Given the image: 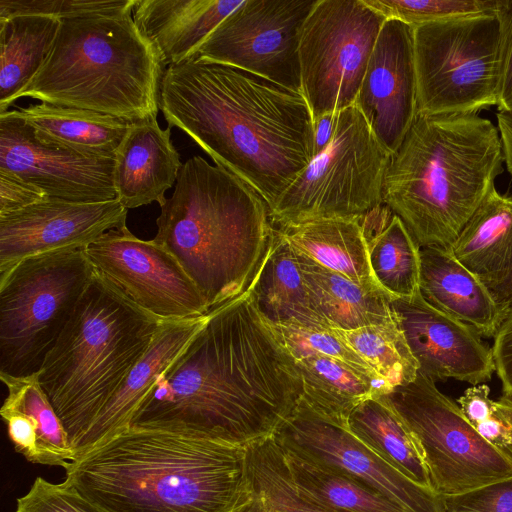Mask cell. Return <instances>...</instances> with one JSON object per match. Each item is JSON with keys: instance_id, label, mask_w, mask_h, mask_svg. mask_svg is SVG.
Listing matches in <instances>:
<instances>
[{"instance_id": "obj_1", "label": "cell", "mask_w": 512, "mask_h": 512, "mask_svg": "<svg viewBox=\"0 0 512 512\" xmlns=\"http://www.w3.org/2000/svg\"><path fill=\"white\" fill-rule=\"evenodd\" d=\"M302 394L294 358L248 289L208 313L130 427L248 447L271 437Z\"/></svg>"}, {"instance_id": "obj_2", "label": "cell", "mask_w": 512, "mask_h": 512, "mask_svg": "<svg viewBox=\"0 0 512 512\" xmlns=\"http://www.w3.org/2000/svg\"><path fill=\"white\" fill-rule=\"evenodd\" d=\"M159 109L269 211L314 157V124L302 94L254 73L194 55L164 71Z\"/></svg>"}, {"instance_id": "obj_3", "label": "cell", "mask_w": 512, "mask_h": 512, "mask_svg": "<svg viewBox=\"0 0 512 512\" xmlns=\"http://www.w3.org/2000/svg\"><path fill=\"white\" fill-rule=\"evenodd\" d=\"M248 447L129 427L79 455L65 481L100 512H237Z\"/></svg>"}, {"instance_id": "obj_4", "label": "cell", "mask_w": 512, "mask_h": 512, "mask_svg": "<svg viewBox=\"0 0 512 512\" xmlns=\"http://www.w3.org/2000/svg\"><path fill=\"white\" fill-rule=\"evenodd\" d=\"M498 128L478 114L419 115L392 154L383 202L420 248L449 249L504 171Z\"/></svg>"}, {"instance_id": "obj_5", "label": "cell", "mask_w": 512, "mask_h": 512, "mask_svg": "<svg viewBox=\"0 0 512 512\" xmlns=\"http://www.w3.org/2000/svg\"><path fill=\"white\" fill-rule=\"evenodd\" d=\"M160 207L154 240L175 256L210 310L249 289L274 229L269 208L255 190L193 156Z\"/></svg>"}, {"instance_id": "obj_6", "label": "cell", "mask_w": 512, "mask_h": 512, "mask_svg": "<svg viewBox=\"0 0 512 512\" xmlns=\"http://www.w3.org/2000/svg\"><path fill=\"white\" fill-rule=\"evenodd\" d=\"M166 66L132 13L63 19L35 76L15 95L127 123L157 118Z\"/></svg>"}, {"instance_id": "obj_7", "label": "cell", "mask_w": 512, "mask_h": 512, "mask_svg": "<svg viewBox=\"0 0 512 512\" xmlns=\"http://www.w3.org/2000/svg\"><path fill=\"white\" fill-rule=\"evenodd\" d=\"M162 321L95 271L38 371L73 449L146 353Z\"/></svg>"}, {"instance_id": "obj_8", "label": "cell", "mask_w": 512, "mask_h": 512, "mask_svg": "<svg viewBox=\"0 0 512 512\" xmlns=\"http://www.w3.org/2000/svg\"><path fill=\"white\" fill-rule=\"evenodd\" d=\"M94 274L85 249L32 256L0 274V374L40 370Z\"/></svg>"}, {"instance_id": "obj_9", "label": "cell", "mask_w": 512, "mask_h": 512, "mask_svg": "<svg viewBox=\"0 0 512 512\" xmlns=\"http://www.w3.org/2000/svg\"><path fill=\"white\" fill-rule=\"evenodd\" d=\"M391 157L356 105L338 112L328 144L270 211L273 225L366 214L384 203Z\"/></svg>"}, {"instance_id": "obj_10", "label": "cell", "mask_w": 512, "mask_h": 512, "mask_svg": "<svg viewBox=\"0 0 512 512\" xmlns=\"http://www.w3.org/2000/svg\"><path fill=\"white\" fill-rule=\"evenodd\" d=\"M418 114H477L497 106L500 22L469 15L413 26Z\"/></svg>"}, {"instance_id": "obj_11", "label": "cell", "mask_w": 512, "mask_h": 512, "mask_svg": "<svg viewBox=\"0 0 512 512\" xmlns=\"http://www.w3.org/2000/svg\"><path fill=\"white\" fill-rule=\"evenodd\" d=\"M384 395L418 441L439 497L512 478V460L478 434L432 379L418 371L411 383Z\"/></svg>"}, {"instance_id": "obj_12", "label": "cell", "mask_w": 512, "mask_h": 512, "mask_svg": "<svg viewBox=\"0 0 512 512\" xmlns=\"http://www.w3.org/2000/svg\"><path fill=\"white\" fill-rule=\"evenodd\" d=\"M386 17L364 0H317L300 36L301 91L313 121L355 105Z\"/></svg>"}, {"instance_id": "obj_13", "label": "cell", "mask_w": 512, "mask_h": 512, "mask_svg": "<svg viewBox=\"0 0 512 512\" xmlns=\"http://www.w3.org/2000/svg\"><path fill=\"white\" fill-rule=\"evenodd\" d=\"M316 1L244 0L213 30L196 55L302 94L300 36Z\"/></svg>"}, {"instance_id": "obj_14", "label": "cell", "mask_w": 512, "mask_h": 512, "mask_svg": "<svg viewBox=\"0 0 512 512\" xmlns=\"http://www.w3.org/2000/svg\"><path fill=\"white\" fill-rule=\"evenodd\" d=\"M85 252L99 275L160 320L195 318L211 311L179 261L154 239L142 240L124 226L107 231Z\"/></svg>"}, {"instance_id": "obj_15", "label": "cell", "mask_w": 512, "mask_h": 512, "mask_svg": "<svg viewBox=\"0 0 512 512\" xmlns=\"http://www.w3.org/2000/svg\"><path fill=\"white\" fill-rule=\"evenodd\" d=\"M273 437L281 447L370 486L405 512H445L443 498L409 480L302 396Z\"/></svg>"}, {"instance_id": "obj_16", "label": "cell", "mask_w": 512, "mask_h": 512, "mask_svg": "<svg viewBox=\"0 0 512 512\" xmlns=\"http://www.w3.org/2000/svg\"><path fill=\"white\" fill-rule=\"evenodd\" d=\"M0 169L47 197L95 203L116 199L114 156L83 154L43 143L23 120L0 115Z\"/></svg>"}, {"instance_id": "obj_17", "label": "cell", "mask_w": 512, "mask_h": 512, "mask_svg": "<svg viewBox=\"0 0 512 512\" xmlns=\"http://www.w3.org/2000/svg\"><path fill=\"white\" fill-rule=\"evenodd\" d=\"M127 212L117 199L79 203L47 197L0 216V274L32 256L85 249L107 231L126 226Z\"/></svg>"}, {"instance_id": "obj_18", "label": "cell", "mask_w": 512, "mask_h": 512, "mask_svg": "<svg viewBox=\"0 0 512 512\" xmlns=\"http://www.w3.org/2000/svg\"><path fill=\"white\" fill-rule=\"evenodd\" d=\"M355 105L378 140L394 154L418 114L413 26L385 20Z\"/></svg>"}, {"instance_id": "obj_19", "label": "cell", "mask_w": 512, "mask_h": 512, "mask_svg": "<svg viewBox=\"0 0 512 512\" xmlns=\"http://www.w3.org/2000/svg\"><path fill=\"white\" fill-rule=\"evenodd\" d=\"M391 304L420 373L433 381L453 378L472 385L491 379L492 351L473 327L435 309L420 291Z\"/></svg>"}, {"instance_id": "obj_20", "label": "cell", "mask_w": 512, "mask_h": 512, "mask_svg": "<svg viewBox=\"0 0 512 512\" xmlns=\"http://www.w3.org/2000/svg\"><path fill=\"white\" fill-rule=\"evenodd\" d=\"M207 315L161 322L146 353L77 443L75 459L130 427L141 401L202 327Z\"/></svg>"}, {"instance_id": "obj_21", "label": "cell", "mask_w": 512, "mask_h": 512, "mask_svg": "<svg viewBox=\"0 0 512 512\" xmlns=\"http://www.w3.org/2000/svg\"><path fill=\"white\" fill-rule=\"evenodd\" d=\"M170 136L171 129L160 128L157 119L128 123L113 171L116 199L126 209L166 201L183 166Z\"/></svg>"}, {"instance_id": "obj_22", "label": "cell", "mask_w": 512, "mask_h": 512, "mask_svg": "<svg viewBox=\"0 0 512 512\" xmlns=\"http://www.w3.org/2000/svg\"><path fill=\"white\" fill-rule=\"evenodd\" d=\"M8 394L0 409L15 450L29 462L66 468L75 460L68 434L39 381L0 374Z\"/></svg>"}, {"instance_id": "obj_23", "label": "cell", "mask_w": 512, "mask_h": 512, "mask_svg": "<svg viewBox=\"0 0 512 512\" xmlns=\"http://www.w3.org/2000/svg\"><path fill=\"white\" fill-rule=\"evenodd\" d=\"M420 293L435 309L493 337L510 306L463 266L449 249L420 248Z\"/></svg>"}, {"instance_id": "obj_24", "label": "cell", "mask_w": 512, "mask_h": 512, "mask_svg": "<svg viewBox=\"0 0 512 512\" xmlns=\"http://www.w3.org/2000/svg\"><path fill=\"white\" fill-rule=\"evenodd\" d=\"M243 1L136 0L132 17L168 67L196 55L213 30Z\"/></svg>"}, {"instance_id": "obj_25", "label": "cell", "mask_w": 512, "mask_h": 512, "mask_svg": "<svg viewBox=\"0 0 512 512\" xmlns=\"http://www.w3.org/2000/svg\"><path fill=\"white\" fill-rule=\"evenodd\" d=\"M249 290L271 325L330 327L313 309L297 253L276 226Z\"/></svg>"}, {"instance_id": "obj_26", "label": "cell", "mask_w": 512, "mask_h": 512, "mask_svg": "<svg viewBox=\"0 0 512 512\" xmlns=\"http://www.w3.org/2000/svg\"><path fill=\"white\" fill-rule=\"evenodd\" d=\"M361 216L319 219L277 228L296 252L363 288L384 292L370 267Z\"/></svg>"}, {"instance_id": "obj_27", "label": "cell", "mask_w": 512, "mask_h": 512, "mask_svg": "<svg viewBox=\"0 0 512 512\" xmlns=\"http://www.w3.org/2000/svg\"><path fill=\"white\" fill-rule=\"evenodd\" d=\"M0 115L23 120L43 143L99 156H114L128 127L109 115L44 102Z\"/></svg>"}, {"instance_id": "obj_28", "label": "cell", "mask_w": 512, "mask_h": 512, "mask_svg": "<svg viewBox=\"0 0 512 512\" xmlns=\"http://www.w3.org/2000/svg\"><path fill=\"white\" fill-rule=\"evenodd\" d=\"M373 276L393 299L420 291V246L403 221L385 204L361 216Z\"/></svg>"}, {"instance_id": "obj_29", "label": "cell", "mask_w": 512, "mask_h": 512, "mask_svg": "<svg viewBox=\"0 0 512 512\" xmlns=\"http://www.w3.org/2000/svg\"><path fill=\"white\" fill-rule=\"evenodd\" d=\"M296 253L313 309L331 328L354 330L396 319L386 293L363 288Z\"/></svg>"}, {"instance_id": "obj_30", "label": "cell", "mask_w": 512, "mask_h": 512, "mask_svg": "<svg viewBox=\"0 0 512 512\" xmlns=\"http://www.w3.org/2000/svg\"><path fill=\"white\" fill-rule=\"evenodd\" d=\"M486 285L512 271V196L493 188L449 248Z\"/></svg>"}, {"instance_id": "obj_31", "label": "cell", "mask_w": 512, "mask_h": 512, "mask_svg": "<svg viewBox=\"0 0 512 512\" xmlns=\"http://www.w3.org/2000/svg\"><path fill=\"white\" fill-rule=\"evenodd\" d=\"M347 428L409 480L434 493L418 441L384 394L357 405L348 417Z\"/></svg>"}, {"instance_id": "obj_32", "label": "cell", "mask_w": 512, "mask_h": 512, "mask_svg": "<svg viewBox=\"0 0 512 512\" xmlns=\"http://www.w3.org/2000/svg\"><path fill=\"white\" fill-rule=\"evenodd\" d=\"M295 363L305 401L321 415L345 427L357 405L389 392L383 382L331 357L311 355L296 359Z\"/></svg>"}, {"instance_id": "obj_33", "label": "cell", "mask_w": 512, "mask_h": 512, "mask_svg": "<svg viewBox=\"0 0 512 512\" xmlns=\"http://www.w3.org/2000/svg\"><path fill=\"white\" fill-rule=\"evenodd\" d=\"M60 21L43 15L0 20V114L8 111L15 95L40 69Z\"/></svg>"}, {"instance_id": "obj_34", "label": "cell", "mask_w": 512, "mask_h": 512, "mask_svg": "<svg viewBox=\"0 0 512 512\" xmlns=\"http://www.w3.org/2000/svg\"><path fill=\"white\" fill-rule=\"evenodd\" d=\"M247 474L249 498L237 512H330L298 489L273 435L248 446Z\"/></svg>"}, {"instance_id": "obj_35", "label": "cell", "mask_w": 512, "mask_h": 512, "mask_svg": "<svg viewBox=\"0 0 512 512\" xmlns=\"http://www.w3.org/2000/svg\"><path fill=\"white\" fill-rule=\"evenodd\" d=\"M281 448L294 483L320 507L330 512H405L370 486Z\"/></svg>"}, {"instance_id": "obj_36", "label": "cell", "mask_w": 512, "mask_h": 512, "mask_svg": "<svg viewBox=\"0 0 512 512\" xmlns=\"http://www.w3.org/2000/svg\"><path fill=\"white\" fill-rule=\"evenodd\" d=\"M335 331L385 383L389 392L416 378L419 366L397 317L381 324Z\"/></svg>"}, {"instance_id": "obj_37", "label": "cell", "mask_w": 512, "mask_h": 512, "mask_svg": "<svg viewBox=\"0 0 512 512\" xmlns=\"http://www.w3.org/2000/svg\"><path fill=\"white\" fill-rule=\"evenodd\" d=\"M386 19L411 26L469 15L495 14L502 0H364Z\"/></svg>"}, {"instance_id": "obj_38", "label": "cell", "mask_w": 512, "mask_h": 512, "mask_svg": "<svg viewBox=\"0 0 512 512\" xmlns=\"http://www.w3.org/2000/svg\"><path fill=\"white\" fill-rule=\"evenodd\" d=\"M271 326L294 360L311 355L327 356L345 362L383 382L366 362L336 333L334 328L309 327L298 324Z\"/></svg>"}, {"instance_id": "obj_39", "label": "cell", "mask_w": 512, "mask_h": 512, "mask_svg": "<svg viewBox=\"0 0 512 512\" xmlns=\"http://www.w3.org/2000/svg\"><path fill=\"white\" fill-rule=\"evenodd\" d=\"M136 0H0V20L43 15L59 20L132 13Z\"/></svg>"}, {"instance_id": "obj_40", "label": "cell", "mask_w": 512, "mask_h": 512, "mask_svg": "<svg viewBox=\"0 0 512 512\" xmlns=\"http://www.w3.org/2000/svg\"><path fill=\"white\" fill-rule=\"evenodd\" d=\"M15 512H100L70 483H51L37 477L17 499Z\"/></svg>"}, {"instance_id": "obj_41", "label": "cell", "mask_w": 512, "mask_h": 512, "mask_svg": "<svg viewBox=\"0 0 512 512\" xmlns=\"http://www.w3.org/2000/svg\"><path fill=\"white\" fill-rule=\"evenodd\" d=\"M445 512H512V478L443 498Z\"/></svg>"}, {"instance_id": "obj_42", "label": "cell", "mask_w": 512, "mask_h": 512, "mask_svg": "<svg viewBox=\"0 0 512 512\" xmlns=\"http://www.w3.org/2000/svg\"><path fill=\"white\" fill-rule=\"evenodd\" d=\"M500 22V84L498 112L512 111V0H502Z\"/></svg>"}, {"instance_id": "obj_43", "label": "cell", "mask_w": 512, "mask_h": 512, "mask_svg": "<svg viewBox=\"0 0 512 512\" xmlns=\"http://www.w3.org/2000/svg\"><path fill=\"white\" fill-rule=\"evenodd\" d=\"M46 198V194L39 188L0 169V216L19 211Z\"/></svg>"}, {"instance_id": "obj_44", "label": "cell", "mask_w": 512, "mask_h": 512, "mask_svg": "<svg viewBox=\"0 0 512 512\" xmlns=\"http://www.w3.org/2000/svg\"><path fill=\"white\" fill-rule=\"evenodd\" d=\"M493 338L494 369L501 381L503 394L512 396V305Z\"/></svg>"}, {"instance_id": "obj_45", "label": "cell", "mask_w": 512, "mask_h": 512, "mask_svg": "<svg viewBox=\"0 0 512 512\" xmlns=\"http://www.w3.org/2000/svg\"><path fill=\"white\" fill-rule=\"evenodd\" d=\"M462 413L473 426L496 415L495 401L490 398V388L486 384L472 385L457 399Z\"/></svg>"}, {"instance_id": "obj_46", "label": "cell", "mask_w": 512, "mask_h": 512, "mask_svg": "<svg viewBox=\"0 0 512 512\" xmlns=\"http://www.w3.org/2000/svg\"><path fill=\"white\" fill-rule=\"evenodd\" d=\"M496 118L502 141L504 163L508 172L512 175V111L497 112Z\"/></svg>"}, {"instance_id": "obj_47", "label": "cell", "mask_w": 512, "mask_h": 512, "mask_svg": "<svg viewBox=\"0 0 512 512\" xmlns=\"http://www.w3.org/2000/svg\"><path fill=\"white\" fill-rule=\"evenodd\" d=\"M337 114L324 115L313 121L314 124V155L328 144L336 123Z\"/></svg>"}, {"instance_id": "obj_48", "label": "cell", "mask_w": 512, "mask_h": 512, "mask_svg": "<svg viewBox=\"0 0 512 512\" xmlns=\"http://www.w3.org/2000/svg\"><path fill=\"white\" fill-rule=\"evenodd\" d=\"M497 301L503 305H512V271L497 282L487 284Z\"/></svg>"}, {"instance_id": "obj_49", "label": "cell", "mask_w": 512, "mask_h": 512, "mask_svg": "<svg viewBox=\"0 0 512 512\" xmlns=\"http://www.w3.org/2000/svg\"><path fill=\"white\" fill-rule=\"evenodd\" d=\"M495 405L498 415L508 426L512 437V396L502 394V396L495 401ZM506 455L512 460V442L506 451Z\"/></svg>"}]
</instances>
